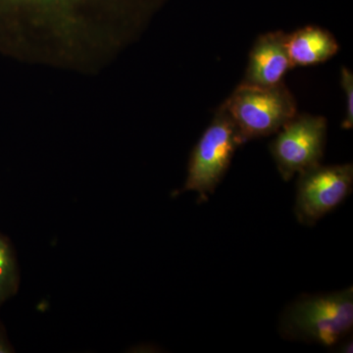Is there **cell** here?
Here are the masks:
<instances>
[{
    "label": "cell",
    "instance_id": "277c9868",
    "mask_svg": "<svg viewBox=\"0 0 353 353\" xmlns=\"http://www.w3.org/2000/svg\"><path fill=\"white\" fill-rule=\"evenodd\" d=\"M245 143L222 104L192 150L183 192H196L199 201H208L226 174L236 148Z\"/></svg>",
    "mask_w": 353,
    "mask_h": 353
},
{
    "label": "cell",
    "instance_id": "7c38bea8",
    "mask_svg": "<svg viewBox=\"0 0 353 353\" xmlns=\"http://www.w3.org/2000/svg\"><path fill=\"white\" fill-rule=\"evenodd\" d=\"M340 347H339V352H343V353H352L353 352V343H352V339H350V340H347L345 341H340Z\"/></svg>",
    "mask_w": 353,
    "mask_h": 353
},
{
    "label": "cell",
    "instance_id": "9c48e42d",
    "mask_svg": "<svg viewBox=\"0 0 353 353\" xmlns=\"http://www.w3.org/2000/svg\"><path fill=\"white\" fill-rule=\"evenodd\" d=\"M19 272L8 241L0 234V306L17 292Z\"/></svg>",
    "mask_w": 353,
    "mask_h": 353
},
{
    "label": "cell",
    "instance_id": "5b68a950",
    "mask_svg": "<svg viewBox=\"0 0 353 353\" xmlns=\"http://www.w3.org/2000/svg\"><path fill=\"white\" fill-rule=\"evenodd\" d=\"M328 123L323 116L297 113L277 132L270 152L285 181L321 164Z\"/></svg>",
    "mask_w": 353,
    "mask_h": 353
},
{
    "label": "cell",
    "instance_id": "ba28073f",
    "mask_svg": "<svg viewBox=\"0 0 353 353\" xmlns=\"http://www.w3.org/2000/svg\"><path fill=\"white\" fill-rule=\"evenodd\" d=\"M287 50L292 67L312 66L328 61L340 46L327 30L307 26L287 34Z\"/></svg>",
    "mask_w": 353,
    "mask_h": 353
},
{
    "label": "cell",
    "instance_id": "8fae6325",
    "mask_svg": "<svg viewBox=\"0 0 353 353\" xmlns=\"http://www.w3.org/2000/svg\"><path fill=\"white\" fill-rule=\"evenodd\" d=\"M14 352L12 345L7 339L3 327L0 325V353Z\"/></svg>",
    "mask_w": 353,
    "mask_h": 353
},
{
    "label": "cell",
    "instance_id": "52a82bcc",
    "mask_svg": "<svg viewBox=\"0 0 353 353\" xmlns=\"http://www.w3.org/2000/svg\"><path fill=\"white\" fill-rule=\"evenodd\" d=\"M290 68L287 34L271 32L261 34L253 43L248 57L243 83L271 87L283 82Z\"/></svg>",
    "mask_w": 353,
    "mask_h": 353
},
{
    "label": "cell",
    "instance_id": "8992f818",
    "mask_svg": "<svg viewBox=\"0 0 353 353\" xmlns=\"http://www.w3.org/2000/svg\"><path fill=\"white\" fill-rule=\"evenodd\" d=\"M353 166L319 164L299 174L294 213L301 225L315 223L338 208L352 194Z\"/></svg>",
    "mask_w": 353,
    "mask_h": 353
},
{
    "label": "cell",
    "instance_id": "3957f363",
    "mask_svg": "<svg viewBox=\"0 0 353 353\" xmlns=\"http://www.w3.org/2000/svg\"><path fill=\"white\" fill-rule=\"evenodd\" d=\"M223 105L245 143L275 134L297 114L296 99L283 82L271 87L241 83Z\"/></svg>",
    "mask_w": 353,
    "mask_h": 353
},
{
    "label": "cell",
    "instance_id": "6da1fadb",
    "mask_svg": "<svg viewBox=\"0 0 353 353\" xmlns=\"http://www.w3.org/2000/svg\"><path fill=\"white\" fill-rule=\"evenodd\" d=\"M164 0H0V51L22 57L32 32L74 51L90 32H114L150 16Z\"/></svg>",
    "mask_w": 353,
    "mask_h": 353
},
{
    "label": "cell",
    "instance_id": "30bf717a",
    "mask_svg": "<svg viewBox=\"0 0 353 353\" xmlns=\"http://www.w3.org/2000/svg\"><path fill=\"white\" fill-rule=\"evenodd\" d=\"M341 85L345 94V115L341 127L350 130L353 127V74L345 67L341 69Z\"/></svg>",
    "mask_w": 353,
    "mask_h": 353
},
{
    "label": "cell",
    "instance_id": "7a4b0ae2",
    "mask_svg": "<svg viewBox=\"0 0 353 353\" xmlns=\"http://www.w3.org/2000/svg\"><path fill=\"white\" fill-rule=\"evenodd\" d=\"M353 328V288L304 296L290 304L280 323V332L289 340L334 347Z\"/></svg>",
    "mask_w": 353,
    "mask_h": 353
}]
</instances>
